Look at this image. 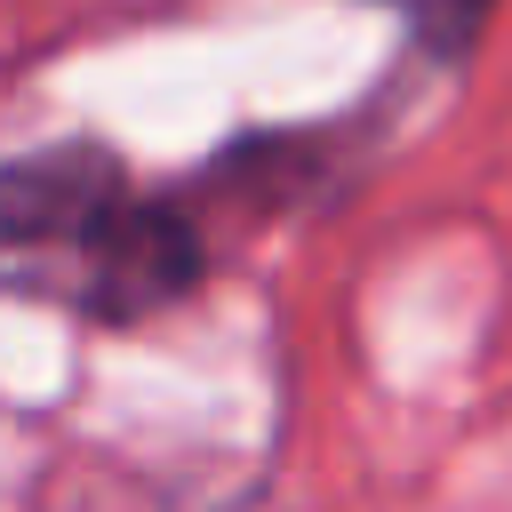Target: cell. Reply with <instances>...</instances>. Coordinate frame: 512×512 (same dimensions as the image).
Here are the masks:
<instances>
[{
    "mask_svg": "<svg viewBox=\"0 0 512 512\" xmlns=\"http://www.w3.org/2000/svg\"><path fill=\"white\" fill-rule=\"evenodd\" d=\"M128 168L104 144H48L0 168V248L72 272V256L112 224V208L128 200Z\"/></svg>",
    "mask_w": 512,
    "mask_h": 512,
    "instance_id": "cell-1",
    "label": "cell"
},
{
    "mask_svg": "<svg viewBox=\"0 0 512 512\" xmlns=\"http://www.w3.org/2000/svg\"><path fill=\"white\" fill-rule=\"evenodd\" d=\"M488 8H496V0H416V24H424V40H432L440 56H456V48L488 24Z\"/></svg>",
    "mask_w": 512,
    "mask_h": 512,
    "instance_id": "cell-2",
    "label": "cell"
}]
</instances>
